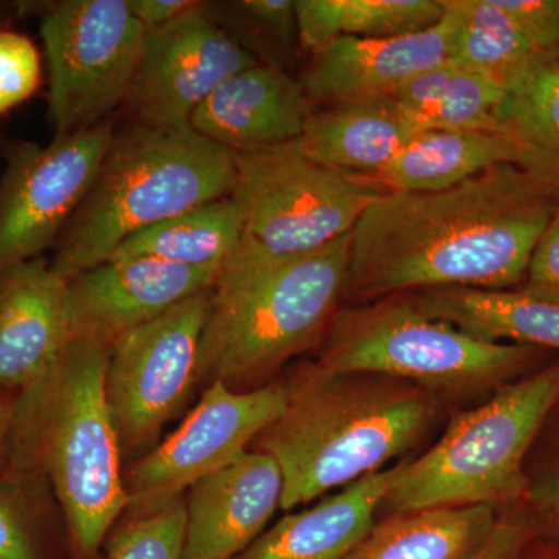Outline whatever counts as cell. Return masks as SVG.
Masks as SVG:
<instances>
[{"label": "cell", "instance_id": "cell-23", "mask_svg": "<svg viewBox=\"0 0 559 559\" xmlns=\"http://www.w3.org/2000/svg\"><path fill=\"white\" fill-rule=\"evenodd\" d=\"M495 132L516 146L518 167L559 202V58H543L506 87Z\"/></svg>", "mask_w": 559, "mask_h": 559}, {"label": "cell", "instance_id": "cell-26", "mask_svg": "<svg viewBox=\"0 0 559 559\" xmlns=\"http://www.w3.org/2000/svg\"><path fill=\"white\" fill-rule=\"evenodd\" d=\"M451 20L448 61L506 90L543 53L499 0H441Z\"/></svg>", "mask_w": 559, "mask_h": 559}, {"label": "cell", "instance_id": "cell-16", "mask_svg": "<svg viewBox=\"0 0 559 559\" xmlns=\"http://www.w3.org/2000/svg\"><path fill=\"white\" fill-rule=\"evenodd\" d=\"M69 340V282L50 260L0 271V395H16L43 377Z\"/></svg>", "mask_w": 559, "mask_h": 559}, {"label": "cell", "instance_id": "cell-41", "mask_svg": "<svg viewBox=\"0 0 559 559\" xmlns=\"http://www.w3.org/2000/svg\"><path fill=\"white\" fill-rule=\"evenodd\" d=\"M557 407H559V403H558V406H557Z\"/></svg>", "mask_w": 559, "mask_h": 559}, {"label": "cell", "instance_id": "cell-18", "mask_svg": "<svg viewBox=\"0 0 559 559\" xmlns=\"http://www.w3.org/2000/svg\"><path fill=\"white\" fill-rule=\"evenodd\" d=\"M312 106L300 81L260 61L230 76L191 117L197 134L231 153L299 140Z\"/></svg>", "mask_w": 559, "mask_h": 559}, {"label": "cell", "instance_id": "cell-20", "mask_svg": "<svg viewBox=\"0 0 559 559\" xmlns=\"http://www.w3.org/2000/svg\"><path fill=\"white\" fill-rule=\"evenodd\" d=\"M418 132L392 95L316 106L300 143L312 160L348 173L377 175Z\"/></svg>", "mask_w": 559, "mask_h": 559}, {"label": "cell", "instance_id": "cell-28", "mask_svg": "<svg viewBox=\"0 0 559 559\" xmlns=\"http://www.w3.org/2000/svg\"><path fill=\"white\" fill-rule=\"evenodd\" d=\"M503 95L506 90L496 81L451 64L432 100L411 121L417 132L495 131L496 110Z\"/></svg>", "mask_w": 559, "mask_h": 559}, {"label": "cell", "instance_id": "cell-38", "mask_svg": "<svg viewBox=\"0 0 559 559\" xmlns=\"http://www.w3.org/2000/svg\"><path fill=\"white\" fill-rule=\"evenodd\" d=\"M16 395H0V469L5 466L11 423H13L14 407H16Z\"/></svg>", "mask_w": 559, "mask_h": 559}, {"label": "cell", "instance_id": "cell-6", "mask_svg": "<svg viewBox=\"0 0 559 559\" xmlns=\"http://www.w3.org/2000/svg\"><path fill=\"white\" fill-rule=\"evenodd\" d=\"M559 403V362L509 382L452 419L421 457L395 466L390 513L492 506L525 498V455Z\"/></svg>", "mask_w": 559, "mask_h": 559}, {"label": "cell", "instance_id": "cell-34", "mask_svg": "<svg viewBox=\"0 0 559 559\" xmlns=\"http://www.w3.org/2000/svg\"><path fill=\"white\" fill-rule=\"evenodd\" d=\"M221 5L283 46L297 38L296 0H241Z\"/></svg>", "mask_w": 559, "mask_h": 559}, {"label": "cell", "instance_id": "cell-35", "mask_svg": "<svg viewBox=\"0 0 559 559\" xmlns=\"http://www.w3.org/2000/svg\"><path fill=\"white\" fill-rule=\"evenodd\" d=\"M536 538L538 530L533 518L521 514L498 518L487 539L471 559H516Z\"/></svg>", "mask_w": 559, "mask_h": 559}, {"label": "cell", "instance_id": "cell-12", "mask_svg": "<svg viewBox=\"0 0 559 559\" xmlns=\"http://www.w3.org/2000/svg\"><path fill=\"white\" fill-rule=\"evenodd\" d=\"M286 400L283 382L242 392L210 382L182 425L123 476L130 514L183 498L194 484L237 462L283 414Z\"/></svg>", "mask_w": 559, "mask_h": 559}, {"label": "cell", "instance_id": "cell-39", "mask_svg": "<svg viewBox=\"0 0 559 559\" xmlns=\"http://www.w3.org/2000/svg\"><path fill=\"white\" fill-rule=\"evenodd\" d=\"M532 543H530L528 546L518 555L516 559H559V550L532 549Z\"/></svg>", "mask_w": 559, "mask_h": 559}, {"label": "cell", "instance_id": "cell-19", "mask_svg": "<svg viewBox=\"0 0 559 559\" xmlns=\"http://www.w3.org/2000/svg\"><path fill=\"white\" fill-rule=\"evenodd\" d=\"M395 468L353 481L337 495L288 514L235 559H344L369 535Z\"/></svg>", "mask_w": 559, "mask_h": 559}, {"label": "cell", "instance_id": "cell-36", "mask_svg": "<svg viewBox=\"0 0 559 559\" xmlns=\"http://www.w3.org/2000/svg\"><path fill=\"white\" fill-rule=\"evenodd\" d=\"M525 498L535 507L538 536L559 544V460L544 471L535 481H528Z\"/></svg>", "mask_w": 559, "mask_h": 559}, {"label": "cell", "instance_id": "cell-13", "mask_svg": "<svg viewBox=\"0 0 559 559\" xmlns=\"http://www.w3.org/2000/svg\"><path fill=\"white\" fill-rule=\"evenodd\" d=\"M259 62L200 2L171 24L145 33L121 112L140 127L186 130L224 81Z\"/></svg>", "mask_w": 559, "mask_h": 559}, {"label": "cell", "instance_id": "cell-27", "mask_svg": "<svg viewBox=\"0 0 559 559\" xmlns=\"http://www.w3.org/2000/svg\"><path fill=\"white\" fill-rule=\"evenodd\" d=\"M441 0H296L297 39L318 53L334 39L399 38L439 24Z\"/></svg>", "mask_w": 559, "mask_h": 559}, {"label": "cell", "instance_id": "cell-2", "mask_svg": "<svg viewBox=\"0 0 559 559\" xmlns=\"http://www.w3.org/2000/svg\"><path fill=\"white\" fill-rule=\"evenodd\" d=\"M109 347L70 337L49 370L16 395L7 468L46 480L75 559H95L128 496L105 380Z\"/></svg>", "mask_w": 559, "mask_h": 559}, {"label": "cell", "instance_id": "cell-22", "mask_svg": "<svg viewBox=\"0 0 559 559\" xmlns=\"http://www.w3.org/2000/svg\"><path fill=\"white\" fill-rule=\"evenodd\" d=\"M411 297L426 314L479 340L559 349V305L521 290L444 288Z\"/></svg>", "mask_w": 559, "mask_h": 559}, {"label": "cell", "instance_id": "cell-17", "mask_svg": "<svg viewBox=\"0 0 559 559\" xmlns=\"http://www.w3.org/2000/svg\"><path fill=\"white\" fill-rule=\"evenodd\" d=\"M444 10V9H443ZM451 20L399 38L342 36L311 55L300 84L312 108L352 98L392 95L404 83L448 61Z\"/></svg>", "mask_w": 559, "mask_h": 559}, {"label": "cell", "instance_id": "cell-40", "mask_svg": "<svg viewBox=\"0 0 559 559\" xmlns=\"http://www.w3.org/2000/svg\"><path fill=\"white\" fill-rule=\"evenodd\" d=\"M14 10V3H11V5L5 7L0 3V28L7 27V24H9V11Z\"/></svg>", "mask_w": 559, "mask_h": 559}, {"label": "cell", "instance_id": "cell-24", "mask_svg": "<svg viewBox=\"0 0 559 559\" xmlns=\"http://www.w3.org/2000/svg\"><path fill=\"white\" fill-rule=\"evenodd\" d=\"M496 521L492 506L392 514L344 559H471Z\"/></svg>", "mask_w": 559, "mask_h": 559}, {"label": "cell", "instance_id": "cell-37", "mask_svg": "<svg viewBox=\"0 0 559 559\" xmlns=\"http://www.w3.org/2000/svg\"><path fill=\"white\" fill-rule=\"evenodd\" d=\"M132 16L145 32L157 31L171 24L187 11L200 5L197 0H127Z\"/></svg>", "mask_w": 559, "mask_h": 559}, {"label": "cell", "instance_id": "cell-25", "mask_svg": "<svg viewBox=\"0 0 559 559\" xmlns=\"http://www.w3.org/2000/svg\"><path fill=\"white\" fill-rule=\"evenodd\" d=\"M242 234L245 215L230 194L132 235L110 259L140 257L193 270L223 272L241 245Z\"/></svg>", "mask_w": 559, "mask_h": 559}, {"label": "cell", "instance_id": "cell-32", "mask_svg": "<svg viewBox=\"0 0 559 559\" xmlns=\"http://www.w3.org/2000/svg\"><path fill=\"white\" fill-rule=\"evenodd\" d=\"M521 293L559 305V204L530 259Z\"/></svg>", "mask_w": 559, "mask_h": 559}, {"label": "cell", "instance_id": "cell-11", "mask_svg": "<svg viewBox=\"0 0 559 559\" xmlns=\"http://www.w3.org/2000/svg\"><path fill=\"white\" fill-rule=\"evenodd\" d=\"M116 128V120L106 121L47 145L0 142V271L53 250L90 193Z\"/></svg>", "mask_w": 559, "mask_h": 559}, {"label": "cell", "instance_id": "cell-8", "mask_svg": "<svg viewBox=\"0 0 559 559\" xmlns=\"http://www.w3.org/2000/svg\"><path fill=\"white\" fill-rule=\"evenodd\" d=\"M231 197L241 205V245L267 259L325 248L355 229L382 191L360 176L312 160L300 139L234 153Z\"/></svg>", "mask_w": 559, "mask_h": 559}, {"label": "cell", "instance_id": "cell-21", "mask_svg": "<svg viewBox=\"0 0 559 559\" xmlns=\"http://www.w3.org/2000/svg\"><path fill=\"white\" fill-rule=\"evenodd\" d=\"M503 164L518 167V151L499 132L429 130L418 132L395 159L364 179L382 193H421L451 189Z\"/></svg>", "mask_w": 559, "mask_h": 559}, {"label": "cell", "instance_id": "cell-33", "mask_svg": "<svg viewBox=\"0 0 559 559\" xmlns=\"http://www.w3.org/2000/svg\"><path fill=\"white\" fill-rule=\"evenodd\" d=\"M544 55L559 58V0H499Z\"/></svg>", "mask_w": 559, "mask_h": 559}, {"label": "cell", "instance_id": "cell-3", "mask_svg": "<svg viewBox=\"0 0 559 559\" xmlns=\"http://www.w3.org/2000/svg\"><path fill=\"white\" fill-rule=\"evenodd\" d=\"M388 380L331 373L314 362L283 382L285 411L250 444L277 462L280 509L378 473L421 439L436 418V399L418 385Z\"/></svg>", "mask_w": 559, "mask_h": 559}, {"label": "cell", "instance_id": "cell-4", "mask_svg": "<svg viewBox=\"0 0 559 559\" xmlns=\"http://www.w3.org/2000/svg\"><path fill=\"white\" fill-rule=\"evenodd\" d=\"M352 234L290 259L238 246L213 286L200 381L242 392L322 340L347 290Z\"/></svg>", "mask_w": 559, "mask_h": 559}, {"label": "cell", "instance_id": "cell-31", "mask_svg": "<svg viewBox=\"0 0 559 559\" xmlns=\"http://www.w3.org/2000/svg\"><path fill=\"white\" fill-rule=\"evenodd\" d=\"M43 81L38 47L28 36L0 28V116L36 94Z\"/></svg>", "mask_w": 559, "mask_h": 559}, {"label": "cell", "instance_id": "cell-30", "mask_svg": "<svg viewBox=\"0 0 559 559\" xmlns=\"http://www.w3.org/2000/svg\"><path fill=\"white\" fill-rule=\"evenodd\" d=\"M38 480L0 469V559H49L38 510L28 495Z\"/></svg>", "mask_w": 559, "mask_h": 559}, {"label": "cell", "instance_id": "cell-7", "mask_svg": "<svg viewBox=\"0 0 559 559\" xmlns=\"http://www.w3.org/2000/svg\"><path fill=\"white\" fill-rule=\"evenodd\" d=\"M543 349L491 342L426 314L409 296L342 308L318 364L337 374H373L436 392H477L513 380Z\"/></svg>", "mask_w": 559, "mask_h": 559}, {"label": "cell", "instance_id": "cell-10", "mask_svg": "<svg viewBox=\"0 0 559 559\" xmlns=\"http://www.w3.org/2000/svg\"><path fill=\"white\" fill-rule=\"evenodd\" d=\"M212 290L180 301L110 345L105 393L121 454L153 447L200 381Z\"/></svg>", "mask_w": 559, "mask_h": 559}, {"label": "cell", "instance_id": "cell-1", "mask_svg": "<svg viewBox=\"0 0 559 559\" xmlns=\"http://www.w3.org/2000/svg\"><path fill=\"white\" fill-rule=\"evenodd\" d=\"M558 204L510 164L447 190L382 193L353 229L345 297L520 285Z\"/></svg>", "mask_w": 559, "mask_h": 559}, {"label": "cell", "instance_id": "cell-15", "mask_svg": "<svg viewBox=\"0 0 559 559\" xmlns=\"http://www.w3.org/2000/svg\"><path fill=\"white\" fill-rule=\"evenodd\" d=\"M283 477L271 455L248 451L194 484L186 500L180 559H235L248 549L280 507Z\"/></svg>", "mask_w": 559, "mask_h": 559}, {"label": "cell", "instance_id": "cell-5", "mask_svg": "<svg viewBox=\"0 0 559 559\" xmlns=\"http://www.w3.org/2000/svg\"><path fill=\"white\" fill-rule=\"evenodd\" d=\"M234 186V153L191 128H116L90 193L55 245L51 267L75 277L108 261L132 235L230 197Z\"/></svg>", "mask_w": 559, "mask_h": 559}, {"label": "cell", "instance_id": "cell-14", "mask_svg": "<svg viewBox=\"0 0 559 559\" xmlns=\"http://www.w3.org/2000/svg\"><path fill=\"white\" fill-rule=\"evenodd\" d=\"M221 272L154 259H110L69 278L70 337L110 345L180 301L212 289Z\"/></svg>", "mask_w": 559, "mask_h": 559}, {"label": "cell", "instance_id": "cell-9", "mask_svg": "<svg viewBox=\"0 0 559 559\" xmlns=\"http://www.w3.org/2000/svg\"><path fill=\"white\" fill-rule=\"evenodd\" d=\"M16 10L39 17L49 79L47 119L53 138L116 120L146 33L127 0L20 2Z\"/></svg>", "mask_w": 559, "mask_h": 559}, {"label": "cell", "instance_id": "cell-29", "mask_svg": "<svg viewBox=\"0 0 559 559\" xmlns=\"http://www.w3.org/2000/svg\"><path fill=\"white\" fill-rule=\"evenodd\" d=\"M186 524V498L130 514L109 536L106 559H180Z\"/></svg>", "mask_w": 559, "mask_h": 559}]
</instances>
